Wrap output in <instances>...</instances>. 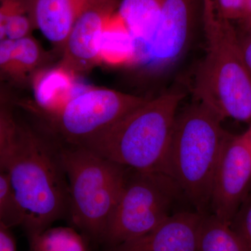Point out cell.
Masks as SVG:
<instances>
[{
    "instance_id": "obj_1",
    "label": "cell",
    "mask_w": 251,
    "mask_h": 251,
    "mask_svg": "<svg viewBox=\"0 0 251 251\" xmlns=\"http://www.w3.org/2000/svg\"><path fill=\"white\" fill-rule=\"evenodd\" d=\"M4 170L29 239L69 212V186L58 150L31 128L21 124Z\"/></svg>"
},
{
    "instance_id": "obj_2",
    "label": "cell",
    "mask_w": 251,
    "mask_h": 251,
    "mask_svg": "<svg viewBox=\"0 0 251 251\" xmlns=\"http://www.w3.org/2000/svg\"><path fill=\"white\" fill-rule=\"evenodd\" d=\"M185 97L171 90L148 98L101 133L78 146L127 169L169 175L172 136Z\"/></svg>"
},
{
    "instance_id": "obj_3",
    "label": "cell",
    "mask_w": 251,
    "mask_h": 251,
    "mask_svg": "<svg viewBox=\"0 0 251 251\" xmlns=\"http://www.w3.org/2000/svg\"><path fill=\"white\" fill-rule=\"evenodd\" d=\"M223 121L202 102L177 114L169 153V175L196 212L210 214L213 176L227 133Z\"/></svg>"
},
{
    "instance_id": "obj_4",
    "label": "cell",
    "mask_w": 251,
    "mask_h": 251,
    "mask_svg": "<svg viewBox=\"0 0 251 251\" xmlns=\"http://www.w3.org/2000/svg\"><path fill=\"white\" fill-rule=\"evenodd\" d=\"M206 54L195 78L196 100L222 120L251 123V75L230 21L218 15L202 20Z\"/></svg>"
},
{
    "instance_id": "obj_5",
    "label": "cell",
    "mask_w": 251,
    "mask_h": 251,
    "mask_svg": "<svg viewBox=\"0 0 251 251\" xmlns=\"http://www.w3.org/2000/svg\"><path fill=\"white\" fill-rule=\"evenodd\" d=\"M57 150L67 176L72 222L94 240L103 242L126 168L78 145Z\"/></svg>"
},
{
    "instance_id": "obj_6",
    "label": "cell",
    "mask_w": 251,
    "mask_h": 251,
    "mask_svg": "<svg viewBox=\"0 0 251 251\" xmlns=\"http://www.w3.org/2000/svg\"><path fill=\"white\" fill-rule=\"evenodd\" d=\"M181 198H186L168 175L126 168L103 243L112 247L148 233L175 214V205Z\"/></svg>"
},
{
    "instance_id": "obj_7",
    "label": "cell",
    "mask_w": 251,
    "mask_h": 251,
    "mask_svg": "<svg viewBox=\"0 0 251 251\" xmlns=\"http://www.w3.org/2000/svg\"><path fill=\"white\" fill-rule=\"evenodd\" d=\"M148 99L105 87H93L75 94L58 113L43 118L49 129L68 145H80Z\"/></svg>"
},
{
    "instance_id": "obj_8",
    "label": "cell",
    "mask_w": 251,
    "mask_h": 251,
    "mask_svg": "<svg viewBox=\"0 0 251 251\" xmlns=\"http://www.w3.org/2000/svg\"><path fill=\"white\" fill-rule=\"evenodd\" d=\"M200 6L201 0H166L136 67L154 75L171 69L187 49Z\"/></svg>"
},
{
    "instance_id": "obj_9",
    "label": "cell",
    "mask_w": 251,
    "mask_h": 251,
    "mask_svg": "<svg viewBox=\"0 0 251 251\" xmlns=\"http://www.w3.org/2000/svg\"><path fill=\"white\" fill-rule=\"evenodd\" d=\"M251 189V148L245 133H227L216 164L210 214L230 225Z\"/></svg>"
},
{
    "instance_id": "obj_10",
    "label": "cell",
    "mask_w": 251,
    "mask_h": 251,
    "mask_svg": "<svg viewBox=\"0 0 251 251\" xmlns=\"http://www.w3.org/2000/svg\"><path fill=\"white\" fill-rule=\"evenodd\" d=\"M122 0H85L62 52L59 64L77 76L99 65L104 27L118 11Z\"/></svg>"
},
{
    "instance_id": "obj_11",
    "label": "cell",
    "mask_w": 251,
    "mask_h": 251,
    "mask_svg": "<svg viewBox=\"0 0 251 251\" xmlns=\"http://www.w3.org/2000/svg\"><path fill=\"white\" fill-rule=\"evenodd\" d=\"M203 218L195 210L175 212L148 233L106 251H198Z\"/></svg>"
},
{
    "instance_id": "obj_12",
    "label": "cell",
    "mask_w": 251,
    "mask_h": 251,
    "mask_svg": "<svg viewBox=\"0 0 251 251\" xmlns=\"http://www.w3.org/2000/svg\"><path fill=\"white\" fill-rule=\"evenodd\" d=\"M77 77L60 64L34 73L29 82L34 97L31 111L42 117L60 112L76 94Z\"/></svg>"
},
{
    "instance_id": "obj_13",
    "label": "cell",
    "mask_w": 251,
    "mask_h": 251,
    "mask_svg": "<svg viewBox=\"0 0 251 251\" xmlns=\"http://www.w3.org/2000/svg\"><path fill=\"white\" fill-rule=\"evenodd\" d=\"M85 1L34 0L33 13L36 29L61 52Z\"/></svg>"
},
{
    "instance_id": "obj_14",
    "label": "cell",
    "mask_w": 251,
    "mask_h": 251,
    "mask_svg": "<svg viewBox=\"0 0 251 251\" xmlns=\"http://www.w3.org/2000/svg\"><path fill=\"white\" fill-rule=\"evenodd\" d=\"M138 59L136 44L118 11L104 27L99 46V64L110 67H135Z\"/></svg>"
},
{
    "instance_id": "obj_15",
    "label": "cell",
    "mask_w": 251,
    "mask_h": 251,
    "mask_svg": "<svg viewBox=\"0 0 251 251\" xmlns=\"http://www.w3.org/2000/svg\"><path fill=\"white\" fill-rule=\"evenodd\" d=\"M166 0H122L118 13L133 36L138 59L151 39Z\"/></svg>"
},
{
    "instance_id": "obj_16",
    "label": "cell",
    "mask_w": 251,
    "mask_h": 251,
    "mask_svg": "<svg viewBox=\"0 0 251 251\" xmlns=\"http://www.w3.org/2000/svg\"><path fill=\"white\" fill-rule=\"evenodd\" d=\"M49 54L32 35L15 41L10 80L18 83L29 82L33 74L49 67Z\"/></svg>"
},
{
    "instance_id": "obj_17",
    "label": "cell",
    "mask_w": 251,
    "mask_h": 251,
    "mask_svg": "<svg viewBox=\"0 0 251 251\" xmlns=\"http://www.w3.org/2000/svg\"><path fill=\"white\" fill-rule=\"evenodd\" d=\"M198 251H246L230 225L209 214L203 218Z\"/></svg>"
},
{
    "instance_id": "obj_18",
    "label": "cell",
    "mask_w": 251,
    "mask_h": 251,
    "mask_svg": "<svg viewBox=\"0 0 251 251\" xmlns=\"http://www.w3.org/2000/svg\"><path fill=\"white\" fill-rule=\"evenodd\" d=\"M5 16L6 38L16 41L36 29L33 13L34 0H1Z\"/></svg>"
},
{
    "instance_id": "obj_19",
    "label": "cell",
    "mask_w": 251,
    "mask_h": 251,
    "mask_svg": "<svg viewBox=\"0 0 251 251\" xmlns=\"http://www.w3.org/2000/svg\"><path fill=\"white\" fill-rule=\"evenodd\" d=\"M29 239L31 251H87L83 237L72 227H49Z\"/></svg>"
},
{
    "instance_id": "obj_20",
    "label": "cell",
    "mask_w": 251,
    "mask_h": 251,
    "mask_svg": "<svg viewBox=\"0 0 251 251\" xmlns=\"http://www.w3.org/2000/svg\"><path fill=\"white\" fill-rule=\"evenodd\" d=\"M22 212L15 200L6 172L0 170V224L11 228L22 226Z\"/></svg>"
},
{
    "instance_id": "obj_21",
    "label": "cell",
    "mask_w": 251,
    "mask_h": 251,
    "mask_svg": "<svg viewBox=\"0 0 251 251\" xmlns=\"http://www.w3.org/2000/svg\"><path fill=\"white\" fill-rule=\"evenodd\" d=\"M18 123L10 106L0 107V170H4L6 158L19 133Z\"/></svg>"
},
{
    "instance_id": "obj_22",
    "label": "cell",
    "mask_w": 251,
    "mask_h": 251,
    "mask_svg": "<svg viewBox=\"0 0 251 251\" xmlns=\"http://www.w3.org/2000/svg\"><path fill=\"white\" fill-rule=\"evenodd\" d=\"M230 226L246 251H251V189L234 216Z\"/></svg>"
},
{
    "instance_id": "obj_23",
    "label": "cell",
    "mask_w": 251,
    "mask_h": 251,
    "mask_svg": "<svg viewBox=\"0 0 251 251\" xmlns=\"http://www.w3.org/2000/svg\"><path fill=\"white\" fill-rule=\"evenodd\" d=\"M218 16L226 21L242 19L245 0H215Z\"/></svg>"
},
{
    "instance_id": "obj_24",
    "label": "cell",
    "mask_w": 251,
    "mask_h": 251,
    "mask_svg": "<svg viewBox=\"0 0 251 251\" xmlns=\"http://www.w3.org/2000/svg\"><path fill=\"white\" fill-rule=\"evenodd\" d=\"M15 41L5 38L0 40V76L9 77L12 63Z\"/></svg>"
},
{
    "instance_id": "obj_25",
    "label": "cell",
    "mask_w": 251,
    "mask_h": 251,
    "mask_svg": "<svg viewBox=\"0 0 251 251\" xmlns=\"http://www.w3.org/2000/svg\"><path fill=\"white\" fill-rule=\"evenodd\" d=\"M10 229L0 224V251H17L16 242Z\"/></svg>"
},
{
    "instance_id": "obj_26",
    "label": "cell",
    "mask_w": 251,
    "mask_h": 251,
    "mask_svg": "<svg viewBox=\"0 0 251 251\" xmlns=\"http://www.w3.org/2000/svg\"><path fill=\"white\" fill-rule=\"evenodd\" d=\"M243 56L251 75V38L241 42Z\"/></svg>"
},
{
    "instance_id": "obj_27",
    "label": "cell",
    "mask_w": 251,
    "mask_h": 251,
    "mask_svg": "<svg viewBox=\"0 0 251 251\" xmlns=\"http://www.w3.org/2000/svg\"><path fill=\"white\" fill-rule=\"evenodd\" d=\"M11 96L7 91L0 86V107L11 106Z\"/></svg>"
},
{
    "instance_id": "obj_28",
    "label": "cell",
    "mask_w": 251,
    "mask_h": 251,
    "mask_svg": "<svg viewBox=\"0 0 251 251\" xmlns=\"http://www.w3.org/2000/svg\"><path fill=\"white\" fill-rule=\"evenodd\" d=\"M6 38V31H5V16L2 4L0 0V40Z\"/></svg>"
},
{
    "instance_id": "obj_29",
    "label": "cell",
    "mask_w": 251,
    "mask_h": 251,
    "mask_svg": "<svg viewBox=\"0 0 251 251\" xmlns=\"http://www.w3.org/2000/svg\"><path fill=\"white\" fill-rule=\"evenodd\" d=\"M202 11H209L216 9L215 0H201Z\"/></svg>"
},
{
    "instance_id": "obj_30",
    "label": "cell",
    "mask_w": 251,
    "mask_h": 251,
    "mask_svg": "<svg viewBox=\"0 0 251 251\" xmlns=\"http://www.w3.org/2000/svg\"><path fill=\"white\" fill-rule=\"evenodd\" d=\"M242 19L251 21V0H245Z\"/></svg>"
},
{
    "instance_id": "obj_31",
    "label": "cell",
    "mask_w": 251,
    "mask_h": 251,
    "mask_svg": "<svg viewBox=\"0 0 251 251\" xmlns=\"http://www.w3.org/2000/svg\"><path fill=\"white\" fill-rule=\"evenodd\" d=\"M245 134L247 135L248 141H249V145H250L251 148V123L249 129L245 132Z\"/></svg>"
}]
</instances>
